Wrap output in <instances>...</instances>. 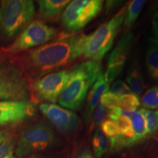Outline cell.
Listing matches in <instances>:
<instances>
[{"instance_id":"cell-1","label":"cell","mask_w":158,"mask_h":158,"mask_svg":"<svg viewBox=\"0 0 158 158\" xmlns=\"http://www.w3.org/2000/svg\"><path fill=\"white\" fill-rule=\"evenodd\" d=\"M86 35H70L37 47L26 54L23 64L31 76L40 78L67 66L83 55Z\"/></svg>"},{"instance_id":"cell-2","label":"cell","mask_w":158,"mask_h":158,"mask_svg":"<svg viewBox=\"0 0 158 158\" xmlns=\"http://www.w3.org/2000/svg\"><path fill=\"white\" fill-rule=\"evenodd\" d=\"M101 70L100 62L94 61L89 60L77 64L70 71V79L59 97V103L66 109H78Z\"/></svg>"},{"instance_id":"cell-3","label":"cell","mask_w":158,"mask_h":158,"mask_svg":"<svg viewBox=\"0 0 158 158\" xmlns=\"http://www.w3.org/2000/svg\"><path fill=\"white\" fill-rule=\"evenodd\" d=\"M35 15V7L30 0H4L0 5V35L7 39L19 35Z\"/></svg>"},{"instance_id":"cell-4","label":"cell","mask_w":158,"mask_h":158,"mask_svg":"<svg viewBox=\"0 0 158 158\" xmlns=\"http://www.w3.org/2000/svg\"><path fill=\"white\" fill-rule=\"evenodd\" d=\"M126 8H122L109 21L99 27L92 34L86 35L83 56L94 62H100L110 50L123 23Z\"/></svg>"},{"instance_id":"cell-5","label":"cell","mask_w":158,"mask_h":158,"mask_svg":"<svg viewBox=\"0 0 158 158\" xmlns=\"http://www.w3.org/2000/svg\"><path fill=\"white\" fill-rule=\"evenodd\" d=\"M56 136L53 128L44 121L30 124L23 130L15 147L16 158H23L52 147Z\"/></svg>"},{"instance_id":"cell-6","label":"cell","mask_w":158,"mask_h":158,"mask_svg":"<svg viewBox=\"0 0 158 158\" xmlns=\"http://www.w3.org/2000/svg\"><path fill=\"white\" fill-rule=\"evenodd\" d=\"M30 90L23 70L0 56V100H29Z\"/></svg>"},{"instance_id":"cell-7","label":"cell","mask_w":158,"mask_h":158,"mask_svg":"<svg viewBox=\"0 0 158 158\" xmlns=\"http://www.w3.org/2000/svg\"><path fill=\"white\" fill-rule=\"evenodd\" d=\"M103 5L100 0H74L70 2L62 14V23L72 33L84 28L98 15Z\"/></svg>"},{"instance_id":"cell-8","label":"cell","mask_w":158,"mask_h":158,"mask_svg":"<svg viewBox=\"0 0 158 158\" xmlns=\"http://www.w3.org/2000/svg\"><path fill=\"white\" fill-rule=\"evenodd\" d=\"M56 34V29L43 21H32L4 51L10 54H18L35 47L37 48L49 42Z\"/></svg>"},{"instance_id":"cell-9","label":"cell","mask_w":158,"mask_h":158,"mask_svg":"<svg viewBox=\"0 0 158 158\" xmlns=\"http://www.w3.org/2000/svg\"><path fill=\"white\" fill-rule=\"evenodd\" d=\"M70 71L62 70L45 75L37 78L31 85V89L36 98L47 103L58 101L69 81Z\"/></svg>"},{"instance_id":"cell-10","label":"cell","mask_w":158,"mask_h":158,"mask_svg":"<svg viewBox=\"0 0 158 158\" xmlns=\"http://www.w3.org/2000/svg\"><path fill=\"white\" fill-rule=\"evenodd\" d=\"M39 109L56 129L64 135L75 133L81 125L80 118L74 112L55 103L43 102Z\"/></svg>"},{"instance_id":"cell-11","label":"cell","mask_w":158,"mask_h":158,"mask_svg":"<svg viewBox=\"0 0 158 158\" xmlns=\"http://www.w3.org/2000/svg\"><path fill=\"white\" fill-rule=\"evenodd\" d=\"M34 104L29 100H0V125H14L34 116Z\"/></svg>"},{"instance_id":"cell-12","label":"cell","mask_w":158,"mask_h":158,"mask_svg":"<svg viewBox=\"0 0 158 158\" xmlns=\"http://www.w3.org/2000/svg\"><path fill=\"white\" fill-rule=\"evenodd\" d=\"M133 39V33L129 32L124 35L108 56V68L104 77L110 84L122 73Z\"/></svg>"},{"instance_id":"cell-13","label":"cell","mask_w":158,"mask_h":158,"mask_svg":"<svg viewBox=\"0 0 158 158\" xmlns=\"http://www.w3.org/2000/svg\"><path fill=\"white\" fill-rule=\"evenodd\" d=\"M110 84L105 79L102 70L95 82L94 83L93 86L91 88L89 94L86 112H85V118L86 121H88L92 117L97 106L99 103V101L101 99V97L108 92Z\"/></svg>"},{"instance_id":"cell-14","label":"cell","mask_w":158,"mask_h":158,"mask_svg":"<svg viewBox=\"0 0 158 158\" xmlns=\"http://www.w3.org/2000/svg\"><path fill=\"white\" fill-rule=\"evenodd\" d=\"M68 0H40L38 1L40 16L45 20H54L64 11L70 3Z\"/></svg>"},{"instance_id":"cell-15","label":"cell","mask_w":158,"mask_h":158,"mask_svg":"<svg viewBox=\"0 0 158 158\" xmlns=\"http://www.w3.org/2000/svg\"><path fill=\"white\" fill-rule=\"evenodd\" d=\"M146 66L152 80L158 81V39L149 37L146 52Z\"/></svg>"},{"instance_id":"cell-16","label":"cell","mask_w":158,"mask_h":158,"mask_svg":"<svg viewBox=\"0 0 158 158\" xmlns=\"http://www.w3.org/2000/svg\"><path fill=\"white\" fill-rule=\"evenodd\" d=\"M122 110V113L124 115L127 116L131 120L134 132V145L141 143L149 136L143 114L141 113L140 110H133V111H128V110Z\"/></svg>"},{"instance_id":"cell-17","label":"cell","mask_w":158,"mask_h":158,"mask_svg":"<svg viewBox=\"0 0 158 158\" xmlns=\"http://www.w3.org/2000/svg\"><path fill=\"white\" fill-rule=\"evenodd\" d=\"M126 80L133 94H141L145 87L144 79L141 68L137 62L133 63L128 69Z\"/></svg>"},{"instance_id":"cell-18","label":"cell","mask_w":158,"mask_h":158,"mask_svg":"<svg viewBox=\"0 0 158 158\" xmlns=\"http://www.w3.org/2000/svg\"><path fill=\"white\" fill-rule=\"evenodd\" d=\"M94 156L95 158H102L107 152L108 148V140L101 128H97L94 132L92 140Z\"/></svg>"},{"instance_id":"cell-19","label":"cell","mask_w":158,"mask_h":158,"mask_svg":"<svg viewBox=\"0 0 158 158\" xmlns=\"http://www.w3.org/2000/svg\"><path fill=\"white\" fill-rule=\"evenodd\" d=\"M146 2H147L142 0H134L131 2L127 8L126 9L125 15L123 21L124 27H125L126 28H130L139 16Z\"/></svg>"},{"instance_id":"cell-20","label":"cell","mask_w":158,"mask_h":158,"mask_svg":"<svg viewBox=\"0 0 158 158\" xmlns=\"http://www.w3.org/2000/svg\"><path fill=\"white\" fill-rule=\"evenodd\" d=\"M140 111L145 119L148 135L156 133L158 130V110L142 108Z\"/></svg>"},{"instance_id":"cell-21","label":"cell","mask_w":158,"mask_h":158,"mask_svg":"<svg viewBox=\"0 0 158 158\" xmlns=\"http://www.w3.org/2000/svg\"><path fill=\"white\" fill-rule=\"evenodd\" d=\"M141 104L140 99L136 94L130 93L119 97V108L120 109L133 111L136 110Z\"/></svg>"},{"instance_id":"cell-22","label":"cell","mask_w":158,"mask_h":158,"mask_svg":"<svg viewBox=\"0 0 158 158\" xmlns=\"http://www.w3.org/2000/svg\"><path fill=\"white\" fill-rule=\"evenodd\" d=\"M142 103L146 108L158 109V86L149 89L142 98Z\"/></svg>"},{"instance_id":"cell-23","label":"cell","mask_w":158,"mask_h":158,"mask_svg":"<svg viewBox=\"0 0 158 158\" xmlns=\"http://www.w3.org/2000/svg\"><path fill=\"white\" fill-rule=\"evenodd\" d=\"M15 138L10 135L0 145V158H16L15 156Z\"/></svg>"},{"instance_id":"cell-24","label":"cell","mask_w":158,"mask_h":158,"mask_svg":"<svg viewBox=\"0 0 158 158\" xmlns=\"http://www.w3.org/2000/svg\"><path fill=\"white\" fill-rule=\"evenodd\" d=\"M100 103L107 109L114 110L119 108V97L110 92H107L101 97Z\"/></svg>"},{"instance_id":"cell-25","label":"cell","mask_w":158,"mask_h":158,"mask_svg":"<svg viewBox=\"0 0 158 158\" xmlns=\"http://www.w3.org/2000/svg\"><path fill=\"white\" fill-rule=\"evenodd\" d=\"M101 130L107 138H109V139L117 137L119 134L117 125L115 122L111 119L105 120L101 124Z\"/></svg>"},{"instance_id":"cell-26","label":"cell","mask_w":158,"mask_h":158,"mask_svg":"<svg viewBox=\"0 0 158 158\" xmlns=\"http://www.w3.org/2000/svg\"><path fill=\"white\" fill-rule=\"evenodd\" d=\"M107 108L99 102L98 106L94 110V113L92 114L93 118H92V126L94 127L101 124L105 121L106 116H107Z\"/></svg>"},{"instance_id":"cell-27","label":"cell","mask_w":158,"mask_h":158,"mask_svg":"<svg viewBox=\"0 0 158 158\" xmlns=\"http://www.w3.org/2000/svg\"><path fill=\"white\" fill-rule=\"evenodd\" d=\"M110 92L118 97L132 93L129 86L122 80H117L114 83L110 88Z\"/></svg>"},{"instance_id":"cell-28","label":"cell","mask_w":158,"mask_h":158,"mask_svg":"<svg viewBox=\"0 0 158 158\" xmlns=\"http://www.w3.org/2000/svg\"><path fill=\"white\" fill-rule=\"evenodd\" d=\"M152 26L154 37L158 39V7L156 9L152 19Z\"/></svg>"},{"instance_id":"cell-29","label":"cell","mask_w":158,"mask_h":158,"mask_svg":"<svg viewBox=\"0 0 158 158\" xmlns=\"http://www.w3.org/2000/svg\"><path fill=\"white\" fill-rule=\"evenodd\" d=\"M75 158H95L87 148H82L77 152Z\"/></svg>"},{"instance_id":"cell-30","label":"cell","mask_w":158,"mask_h":158,"mask_svg":"<svg viewBox=\"0 0 158 158\" xmlns=\"http://www.w3.org/2000/svg\"><path fill=\"white\" fill-rule=\"evenodd\" d=\"M10 135L9 132L7 131H0V145L3 143L4 141L8 138V136Z\"/></svg>"},{"instance_id":"cell-31","label":"cell","mask_w":158,"mask_h":158,"mask_svg":"<svg viewBox=\"0 0 158 158\" xmlns=\"http://www.w3.org/2000/svg\"><path fill=\"white\" fill-rule=\"evenodd\" d=\"M31 158H35V157H31Z\"/></svg>"}]
</instances>
